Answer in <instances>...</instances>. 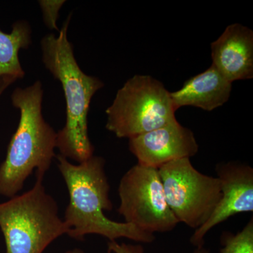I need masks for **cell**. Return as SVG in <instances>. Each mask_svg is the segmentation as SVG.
Wrapping results in <instances>:
<instances>
[{"label": "cell", "instance_id": "7a4b0ae2", "mask_svg": "<svg viewBox=\"0 0 253 253\" xmlns=\"http://www.w3.org/2000/svg\"><path fill=\"white\" fill-rule=\"evenodd\" d=\"M71 16L68 15L57 36L46 35L41 44L42 62L61 83L66 98V122L57 132L56 148L61 156L81 163L94 156V146L88 134V113L93 96L104 84L83 72L76 61L68 40Z\"/></svg>", "mask_w": 253, "mask_h": 253}, {"label": "cell", "instance_id": "5bb4252c", "mask_svg": "<svg viewBox=\"0 0 253 253\" xmlns=\"http://www.w3.org/2000/svg\"><path fill=\"white\" fill-rule=\"evenodd\" d=\"M43 21L46 27L51 31H59L57 21L59 19V11L66 1L65 0H41L38 1Z\"/></svg>", "mask_w": 253, "mask_h": 253}, {"label": "cell", "instance_id": "9a60e30c", "mask_svg": "<svg viewBox=\"0 0 253 253\" xmlns=\"http://www.w3.org/2000/svg\"><path fill=\"white\" fill-rule=\"evenodd\" d=\"M108 253H145V251L140 244H119L115 241L108 243Z\"/></svg>", "mask_w": 253, "mask_h": 253}, {"label": "cell", "instance_id": "52a82bcc", "mask_svg": "<svg viewBox=\"0 0 253 253\" xmlns=\"http://www.w3.org/2000/svg\"><path fill=\"white\" fill-rule=\"evenodd\" d=\"M118 212L148 234L172 231L179 221L168 206L158 169L137 164L121 178Z\"/></svg>", "mask_w": 253, "mask_h": 253}, {"label": "cell", "instance_id": "9c48e42d", "mask_svg": "<svg viewBox=\"0 0 253 253\" xmlns=\"http://www.w3.org/2000/svg\"><path fill=\"white\" fill-rule=\"evenodd\" d=\"M129 147L137 164L157 169L172 161L193 157L199 151L194 132L177 121L131 138Z\"/></svg>", "mask_w": 253, "mask_h": 253}, {"label": "cell", "instance_id": "e0dca14e", "mask_svg": "<svg viewBox=\"0 0 253 253\" xmlns=\"http://www.w3.org/2000/svg\"><path fill=\"white\" fill-rule=\"evenodd\" d=\"M193 253H210V252L204 246H202V247L196 248Z\"/></svg>", "mask_w": 253, "mask_h": 253}, {"label": "cell", "instance_id": "ba28073f", "mask_svg": "<svg viewBox=\"0 0 253 253\" xmlns=\"http://www.w3.org/2000/svg\"><path fill=\"white\" fill-rule=\"evenodd\" d=\"M220 181L221 197L208 221L195 230L190 242L196 248L204 246L205 236L214 226L229 217L253 211V169L242 163H220L216 166Z\"/></svg>", "mask_w": 253, "mask_h": 253}, {"label": "cell", "instance_id": "2e32d148", "mask_svg": "<svg viewBox=\"0 0 253 253\" xmlns=\"http://www.w3.org/2000/svg\"><path fill=\"white\" fill-rule=\"evenodd\" d=\"M16 81L14 79H11V78H3V79H0V96L1 95L3 94V92L11 84L14 83Z\"/></svg>", "mask_w": 253, "mask_h": 253}, {"label": "cell", "instance_id": "8992f818", "mask_svg": "<svg viewBox=\"0 0 253 253\" xmlns=\"http://www.w3.org/2000/svg\"><path fill=\"white\" fill-rule=\"evenodd\" d=\"M166 201L179 223L196 229L214 212L221 197L218 177L206 175L190 158L176 160L158 169Z\"/></svg>", "mask_w": 253, "mask_h": 253}, {"label": "cell", "instance_id": "6da1fadb", "mask_svg": "<svg viewBox=\"0 0 253 253\" xmlns=\"http://www.w3.org/2000/svg\"><path fill=\"white\" fill-rule=\"evenodd\" d=\"M56 157L69 194L63 219L68 228V236L83 241L86 236L96 234L109 241L126 238L143 244L154 242V234L141 231L129 223L111 220L105 215L104 211H112L113 204L104 158L93 156L76 165L60 154Z\"/></svg>", "mask_w": 253, "mask_h": 253}, {"label": "cell", "instance_id": "4fadbf2b", "mask_svg": "<svg viewBox=\"0 0 253 253\" xmlns=\"http://www.w3.org/2000/svg\"><path fill=\"white\" fill-rule=\"evenodd\" d=\"M220 253H253V219L237 234L226 233L221 239Z\"/></svg>", "mask_w": 253, "mask_h": 253}, {"label": "cell", "instance_id": "7c38bea8", "mask_svg": "<svg viewBox=\"0 0 253 253\" xmlns=\"http://www.w3.org/2000/svg\"><path fill=\"white\" fill-rule=\"evenodd\" d=\"M32 44V28L25 20L13 24L11 33L0 30V79L11 78L15 81L26 76L19 59L21 49H27Z\"/></svg>", "mask_w": 253, "mask_h": 253}, {"label": "cell", "instance_id": "5b68a950", "mask_svg": "<svg viewBox=\"0 0 253 253\" xmlns=\"http://www.w3.org/2000/svg\"><path fill=\"white\" fill-rule=\"evenodd\" d=\"M169 92L161 82L136 75L118 91L106 109V128L118 138H131L176 121Z\"/></svg>", "mask_w": 253, "mask_h": 253}, {"label": "cell", "instance_id": "3957f363", "mask_svg": "<svg viewBox=\"0 0 253 253\" xmlns=\"http://www.w3.org/2000/svg\"><path fill=\"white\" fill-rule=\"evenodd\" d=\"M43 94L42 84L38 81L16 88L11 95L20 121L0 166V196H16L35 169L36 177L43 179L56 157L57 132L43 117Z\"/></svg>", "mask_w": 253, "mask_h": 253}, {"label": "cell", "instance_id": "ac0fdd59", "mask_svg": "<svg viewBox=\"0 0 253 253\" xmlns=\"http://www.w3.org/2000/svg\"><path fill=\"white\" fill-rule=\"evenodd\" d=\"M63 253H84L83 250L80 249H73L71 250H68L66 252Z\"/></svg>", "mask_w": 253, "mask_h": 253}, {"label": "cell", "instance_id": "30bf717a", "mask_svg": "<svg viewBox=\"0 0 253 253\" xmlns=\"http://www.w3.org/2000/svg\"><path fill=\"white\" fill-rule=\"evenodd\" d=\"M212 66L233 82L253 78V32L239 23L226 28L211 44Z\"/></svg>", "mask_w": 253, "mask_h": 253}, {"label": "cell", "instance_id": "8fae6325", "mask_svg": "<svg viewBox=\"0 0 253 253\" xmlns=\"http://www.w3.org/2000/svg\"><path fill=\"white\" fill-rule=\"evenodd\" d=\"M231 89L232 83L212 65L186 81L179 90L170 92V98L176 111L182 106H194L212 111L227 102Z\"/></svg>", "mask_w": 253, "mask_h": 253}, {"label": "cell", "instance_id": "277c9868", "mask_svg": "<svg viewBox=\"0 0 253 253\" xmlns=\"http://www.w3.org/2000/svg\"><path fill=\"white\" fill-rule=\"evenodd\" d=\"M42 181L37 178L31 189L0 204L6 253H43L55 240L68 234L57 203Z\"/></svg>", "mask_w": 253, "mask_h": 253}]
</instances>
